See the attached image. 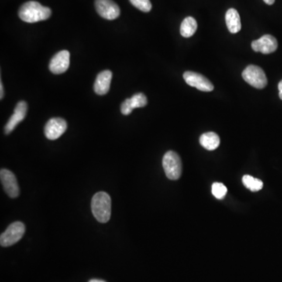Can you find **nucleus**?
<instances>
[{"label":"nucleus","mask_w":282,"mask_h":282,"mask_svg":"<svg viewBox=\"0 0 282 282\" xmlns=\"http://www.w3.org/2000/svg\"><path fill=\"white\" fill-rule=\"evenodd\" d=\"M226 24L228 26V30L231 33H238L241 28H242V24H241V19H240L239 14L235 9L228 10L226 13Z\"/></svg>","instance_id":"15"},{"label":"nucleus","mask_w":282,"mask_h":282,"mask_svg":"<svg viewBox=\"0 0 282 282\" xmlns=\"http://www.w3.org/2000/svg\"><path fill=\"white\" fill-rule=\"evenodd\" d=\"M197 24L192 17H187L183 20L180 25V34L184 38H190L197 31Z\"/></svg>","instance_id":"17"},{"label":"nucleus","mask_w":282,"mask_h":282,"mask_svg":"<svg viewBox=\"0 0 282 282\" xmlns=\"http://www.w3.org/2000/svg\"><path fill=\"white\" fill-rule=\"evenodd\" d=\"M27 111H28V104L25 101H22L18 103L14 108V114L11 115L9 121L6 125L5 129H4L6 134L11 133L15 129V127L25 119Z\"/></svg>","instance_id":"12"},{"label":"nucleus","mask_w":282,"mask_h":282,"mask_svg":"<svg viewBox=\"0 0 282 282\" xmlns=\"http://www.w3.org/2000/svg\"><path fill=\"white\" fill-rule=\"evenodd\" d=\"M91 208L96 220L100 223H107L111 218V201L109 194L98 192L92 199Z\"/></svg>","instance_id":"2"},{"label":"nucleus","mask_w":282,"mask_h":282,"mask_svg":"<svg viewBox=\"0 0 282 282\" xmlns=\"http://www.w3.org/2000/svg\"><path fill=\"white\" fill-rule=\"evenodd\" d=\"M112 73L111 70H105L97 75L94 83V90L98 95H105L108 94L111 86Z\"/></svg>","instance_id":"14"},{"label":"nucleus","mask_w":282,"mask_h":282,"mask_svg":"<svg viewBox=\"0 0 282 282\" xmlns=\"http://www.w3.org/2000/svg\"><path fill=\"white\" fill-rule=\"evenodd\" d=\"M95 7L99 15L104 19L115 20L119 17V7L112 0H96Z\"/></svg>","instance_id":"7"},{"label":"nucleus","mask_w":282,"mask_h":282,"mask_svg":"<svg viewBox=\"0 0 282 282\" xmlns=\"http://www.w3.org/2000/svg\"><path fill=\"white\" fill-rule=\"evenodd\" d=\"M0 178L4 186V190L9 197L14 198L19 195L20 190L16 176L14 173L7 169H1Z\"/></svg>","instance_id":"10"},{"label":"nucleus","mask_w":282,"mask_h":282,"mask_svg":"<svg viewBox=\"0 0 282 282\" xmlns=\"http://www.w3.org/2000/svg\"><path fill=\"white\" fill-rule=\"evenodd\" d=\"M129 1L132 6L143 12H149L152 10V5L150 0H129Z\"/></svg>","instance_id":"20"},{"label":"nucleus","mask_w":282,"mask_h":282,"mask_svg":"<svg viewBox=\"0 0 282 282\" xmlns=\"http://www.w3.org/2000/svg\"><path fill=\"white\" fill-rule=\"evenodd\" d=\"M51 14V10L35 1L25 3L18 11L19 18L27 23H35L49 19Z\"/></svg>","instance_id":"1"},{"label":"nucleus","mask_w":282,"mask_h":282,"mask_svg":"<svg viewBox=\"0 0 282 282\" xmlns=\"http://www.w3.org/2000/svg\"><path fill=\"white\" fill-rule=\"evenodd\" d=\"M200 144L208 151H214L220 146L221 139L218 135L214 132H205L200 136Z\"/></svg>","instance_id":"16"},{"label":"nucleus","mask_w":282,"mask_h":282,"mask_svg":"<svg viewBox=\"0 0 282 282\" xmlns=\"http://www.w3.org/2000/svg\"><path fill=\"white\" fill-rule=\"evenodd\" d=\"M0 89H1V93H0V95H1V97H0V98L3 99V97H4V86H3V83L2 82H1V83H0Z\"/></svg>","instance_id":"22"},{"label":"nucleus","mask_w":282,"mask_h":282,"mask_svg":"<svg viewBox=\"0 0 282 282\" xmlns=\"http://www.w3.org/2000/svg\"><path fill=\"white\" fill-rule=\"evenodd\" d=\"M183 79L189 86L195 87L201 91L211 92L214 90V85L211 82L199 73L186 72L183 74Z\"/></svg>","instance_id":"6"},{"label":"nucleus","mask_w":282,"mask_h":282,"mask_svg":"<svg viewBox=\"0 0 282 282\" xmlns=\"http://www.w3.org/2000/svg\"><path fill=\"white\" fill-rule=\"evenodd\" d=\"M277 41L270 35H263L257 40L252 42V48L255 52H260L263 54L273 53L277 49Z\"/></svg>","instance_id":"11"},{"label":"nucleus","mask_w":282,"mask_h":282,"mask_svg":"<svg viewBox=\"0 0 282 282\" xmlns=\"http://www.w3.org/2000/svg\"><path fill=\"white\" fill-rule=\"evenodd\" d=\"M242 183L246 188L249 189L253 192L259 191L263 188V183L262 180L259 179L254 178L249 175H245L242 177Z\"/></svg>","instance_id":"18"},{"label":"nucleus","mask_w":282,"mask_h":282,"mask_svg":"<svg viewBox=\"0 0 282 282\" xmlns=\"http://www.w3.org/2000/svg\"><path fill=\"white\" fill-rule=\"evenodd\" d=\"M70 65V53L61 50L56 53L49 62V68L52 73L60 75L65 73Z\"/></svg>","instance_id":"8"},{"label":"nucleus","mask_w":282,"mask_h":282,"mask_svg":"<svg viewBox=\"0 0 282 282\" xmlns=\"http://www.w3.org/2000/svg\"><path fill=\"white\" fill-rule=\"evenodd\" d=\"M279 97L282 100V80L278 83Z\"/></svg>","instance_id":"21"},{"label":"nucleus","mask_w":282,"mask_h":282,"mask_svg":"<svg viewBox=\"0 0 282 282\" xmlns=\"http://www.w3.org/2000/svg\"><path fill=\"white\" fill-rule=\"evenodd\" d=\"M265 4H268V5H272V4H274L275 0H263Z\"/></svg>","instance_id":"23"},{"label":"nucleus","mask_w":282,"mask_h":282,"mask_svg":"<svg viewBox=\"0 0 282 282\" xmlns=\"http://www.w3.org/2000/svg\"><path fill=\"white\" fill-rule=\"evenodd\" d=\"M148 104V98L142 93L134 94L131 98L126 99L121 105L122 115H129L134 108H144Z\"/></svg>","instance_id":"13"},{"label":"nucleus","mask_w":282,"mask_h":282,"mask_svg":"<svg viewBox=\"0 0 282 282\" xmlns=\"http://www.w3.org/2000/svg\"><path fill=\"white\" fill-rule=\"evenodd\" d=\"M242 77L246 83L256 89H263L267 85V78L263 69L256 65H249L244 70Z\"/></svg>","instance_id":"4"},{"label":"nucleus","mask_w":282,"mask_h":282,"mask_svg":"<svg viewBox=\"0 0 282 282\" xmlns=\"http://www.w3.org/2000/svg\"><path fill=\"white\" fill-rule=\"evenodd\" d=\"M89 282H106V281H104V280H98V279H92V280H90V281Z\"/></svg>","instance_id":"24"},{"label":"nucleus","mask_w":282,"mask_h":282,"mask_svg":"<svg viewBox=\"0 0 282 282\" xmlns=\"http://www.w3.org/2000/svg\"><path fill=\"white\" fill-rule=\"evenodd\" d=\"M25 232V227L23 223H13L1 235L0 244L3 247L11 246L22 238Z\"/></svg>","instance_id":"5"},{"label":"nucleus","mask_w":282,"mask_h":282,"mask_svg":"<svg viewBox=\"0 0 282 282\" xmlns=\"http://www.w3.org/2000/svg\"><path fill=\"white\" fill-rule=\"evenodd\" d=\"M212 193L217 199L222 200L228 193V189L221 183H214L212 186Z\"/></svg>","instance_id":"19"},{"label":"nucleus","mask_w":282,"mask_h":282,"mask_svg":"<svg viewBox=\"0 0 282 282\" xmlns=\"http://www.w3.org/2000/svg\"><path fill=\"white\" fill-rule=\"evenodd\" d=\"M67 122L61 118H53L48 121L45 126L46 138L51 140L58 139L67 129Z\"/></svg>","instance_id":"9"},{"label":"nucleus","mask_w":282,"mask_h":282,"mask_svg":"<svg viewBox=\"0 0 282 282\" xmlns=\"http://www.w3.org/2000/svg\"><path fill=\"white\" fill-rule=\"evenodd\" d=\"M162 166L169 180H176L180 178L182 173V162L180 156L176 152L173 151L166 152L162 159Z\"/></svg>","instance_id":"3"}]
</instances>
